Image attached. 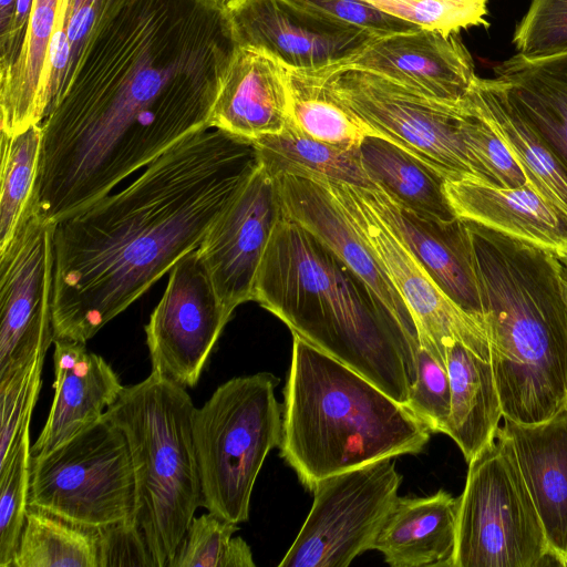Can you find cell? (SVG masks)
Here are the masks:
<instances>
[{"label":"cell","instance_id":"5b68a950","mask_svg":"<svg viewBox=\"0 0 567 567\" xmlns=\"http://www.w3.org/2000/svg\"><path fill=\"white\" fill-rule=\"evenodd\" d=\"M284 394L281 455L309 489L331 475L417 454L430 440L405 405L298 336Z\"/></svg>","mask_w":567,"mask_h":567},{"label":"cell","instance_id":"d6a6232c","mask_svg":"<svg viewBox=\"0 0 567 567\" xmlns=\"http://www.w3.org/2000/svg\"><path fill=\"white\" fill-rule=\"evenodd\" d=\"M126 1L61 0L45 73L47 113L62 96L94 35Z\"/></svg>","mask_w":567,"mask_h":567},{"label":"cell","instance_id":"ffe728a7","mask_svg":"<svg viewBox=\"0 0 567 567\" xmlns=\"http://www.w3.org/2000/svg\"><path fill=\"white\" fill-rule=\"evenodd\" d=\"M54 398L31 455L45 454L100 420L123 385L112 367L84 342L54 339Z\"/></svg>","mask_w":567,"mask_h":567},{"label":"cell","instance_id":"7c38bea8","mask_svg":"<svg viewBox=\"0 0 567 567\" xmlns=\"http://www.w3.org/2000/svg\"><path fill=\"white\" fill-rule=\"evenodd\" d=\"M323 179L383 267L414 321L420 347L446 365V349L462 343L491 361L484 323L464 311L437 286L394 229L358 186Z\"/></svg>","mask_w":567,"mask_h":567},{"label":"cell","instance_id":"3957f363","mask_svg":"<svg viewBox=\"0 0 567 567\" xmlns=\"http://www.w3.org/2000/svg\"><path fill=\"white\" fill-rule=\"evenodd\" d=\"M298 336L405 405L420 342L313 235L284 215L257 271L254 299Z\"/></svg>","mask_w":567,"mask_h":567},{"label":"cell","instance_id":"e0dca14e","mask_svg":"<svg viewBox=\"0 0 567 567\" xmlns=\"http://www.w3.org/2000/svg\"><path fill=\"white\" fill-rule=\"evenodd\" d=\"M275 182L282 215L327 247L363 282L398 324L419 341L403 299L327 183L321 178L293 175L275 177Z\"/></svg>","mask_w":567,"mask_h":567},{"label":"cell","instance_id":"277c9868","mask_svg":"<svg viewBox=\"0 0 567 567\" xmlns=\"http://www.w3.org/2000/svg\"><path fill=\"white\" fill-rule=\"evenodd\" d=\"M503 417L533 424L567 403V274L543 248L467 221Z\"/></svg>","mask_w":567,"mask_h":567},{"label":"cell","instance_id":"44dd1931","mask_svg":"<svg viewBox=\"0 0 567 567\" xmlns=\"http://www.w3.org/2000/svg\"><path fill=\"white\" fill-rule=\"evenodd\" d=\"M288 120L286 68L262 52L238 45L214 102L209 127L252 142L280 133Z\"/></svg>","mask_w":567,"mask_h":567},{"label":"cell","instance_id":"4316f807","mask_svg":"<svg viewBox=\"0 0 567 567\" xmlns=\"http://www.w3.org/2000/svg\"><path fill=\"white\" fill-rule=\"evenodd\" d=\"M61 0H33L20 55L0 75L1 132L14 135L45 117V73Z\"/></svg>","mask_w":567,"mask_h":567},{"label":"cell","instance_id":"ab89813d","mask_svg":"<svg viewBox=\"0 0 567 567\" xmlns=\"http://www.w3.org/2000/svg\"><path fill=\"white\" fill-rule=\"evenodd\" d=\"M513 42L527 60L567 53V0H532Z\"/></svg>","mask_w":567,"mask_h":567},{"label":"cell","instance_id":"e575fe53","mask_svg":"<svg viewBox=\"0 0 567 567\" xmlns=\"http://www.w3.org/2000/svg\"><path fill=\"white\" fill-rule=\"evenodd\" d=\"M238 524L208 512L190 522L169 567H255Z\"/></svg>","mask_w":567,"mask_h":567},{"label":"cell","instance_id":"83f0119b","mask_svg":"<svg viewBox=\"0 0 567 567\" xmlns=\"http://www.w3.org/2000/svg\"><path fill=\"white\" fill-rule=\"evenodd\" d=\"M467 96L502 138L527 184L567 219V173L549 147L496 95L486 79L476 76Z\"/></svg>","mask_w":567,"mask_h":567},{"label":"cell","instance_id":"d590c367","mask_svg":"<svg viewBox=\"0 0 567 567\" xmlns=\"http://www.w3.org/2000/svg\"><path fill=\"white\" fill-rule=\"evenodd\" d=\"M462 106V138L482 179L506 188L527 184L518 163L467 95Z\"/></svg>","mask_w":567,"mask_h":567},{"label":"cell","instance_id":"bcb514c9","mask_svg":"<svg viewBox=\"0 0 567 567\" xmlns=\"http://www.w3.org/2000/svg\"><path fill=\"white\" fill-rule=\"evenodd\" d=\"M563 261L567 265V258H564Z\"/></svg>","mask_w":567,"mask_h":567},{"label":"cell","instance_id":"b9f144b4","mask_svg":"<svg viewBox=\"0 0 567 567\" xmlns=\"http://www.w3.org/2000/svg\"><path fill=\"white\" fill-rule=\"evenodd\" d=\"M312 12L354 27L367 29L378 37L422 29L388 14L365 0H290Z\"/></svg>","mask_w":567,"mask_h":567},{"label":"cell","instance_id":"4fadbf2b","mask_svg":"<svg viewBox=\"0 0 567 567\" xmlns=\"http://www.w3.org/2000/svg\"><path fill=\"white\" fill-rule=\"evenodd\" d=\"M54 225L35 202L0 249V380L45 358L54 341Z\"/></svg>","mask_w":567,"mask_h":567},{"label":"cell","instance_id":"9a60e30c","mask_svg":"<svg viewBox=\"0 0 567 567\" xmlns=\"http://www.w3.org/2000/svg\"><path fill=\"white\" fill-rule=\"evenodd\" d=\"M239 47L291 70L341 66L378 38L290 0H224Z\"/></svg>","mask_w":567,"mask_h":567},{"label":"cell","instance_id":"484cf974","mask_svg":"<svg viewBox=\"0 0 567 567\" xmlns=\"http://www.w3.org/2000/svg\"><path fill=\"white\" fill-rule=\"evenodd\" d=\"M451 411L445 433L470 463L496 436L503 415L491 361L460 342L446 349Z\"/></svg>","mask_w":567,"mask_h":567},{"label":"cell","instance_id":"30bf717a","mask_svg":"<svg viewBox=\"0 0 567 567\" xmlns=\"http://www.w3.org/2000/svg\"><path fill=\"white\" fill-rule=\"evenodd\" d=\"M328 82L377 137L399 146L445 182H484L462 138V103H441L354 68H331Z\"/></svg>","mask_w":567,"mask_h":567},{"label":"cell","instance_id":"2e32d148","mask_svg":"<svg viewBox=\"0 0 567 567\" xmlns=\"http://www.w3.org/2000/svg\"><path fill=\"white\" fill-rule=\"evenodd\" d=\"M281 208L275 178L261 166L223 209L198 247L225 309L254 299L258 268Z\"/></svg>","mask_w":567,"mask_h":567},{"label":"cell","instance_id":"836d02e7","mask_svg":"<svg viewBox=\"0 0 567 567\" xmlns=\"http://www.w3.org/2000/svg\"><path fill=\"white\" fill-rule=\"evenodd\" d=\"M42 135L41 123L14 135L0 134V249L35 205Z\"/></svg>","mask_w":567,"mask_h":567},{"label":"cell","instance_id":"9c48e42d","mask_svg":"<svg viewBox=\"0 0 567 567\" xmlns=\"http://www.w3.org/2000/svg\"><path fill=\"white\" fill-rule=\"evenodd\" d=\"M29 506L95 528L133 523L134 471L121 429L103 415L52 451L31 455Z\"/></svg>","mask_w":567,"mask_h":567},{"label":"cell","instance_id":"60d3db41","mask_svg":"<svg viewBox=\"0 0 567 567\" xmlns=\"http://www.w3.org/2000/svg\"><path fill=\"white\" fill-rule=\"evenodd\" d=\"M405 406L431 433H445L451 411L447 368L426 349L416 354V379Z\"/></svg>","mask_w":567,"mask_h":567},{"label":"cell","instance_id":"7a4b0ae2","mask_svg":"<svg viewBox=\"0 0 567 567\" xmlns=\"http://www.w3.org/2000/svg\"><path fill=\"white\" fill-rule=\"evenodd\" d=\"M254 142L195 132L124 189L54 225V339L84 342L197 249L259 167Z\"/></svg>","mask_w":567,"mask_h":567},{"label":"cell","instance_id":"c3c4849f","mask_svg":"<svg viewBox=\"0 0 567 567\" xmlns=\"http://www.w3.org/2000/svg\"><path fill=\"white\" fill-rule=\"evenodd\" d=\"M566 567H567V561H566Z\"/></svg>","mask_w":567,"mask_h":567},{"label":"cell","instance_id":"7dc6e473","mask_svg":"<svg viewBox=\"0 0 567 567\" xmlns=\"http://www.w3.org/2000/svg\"><path fill=\"white\" fill-rule=\"evenodd\" d=\"M563 262H564V261H563ZM564 264H565V262H564ZM565 266H566V274H567V265L565 264Z\"/></svg>","mask_w":567,"mask_h":567},{"label":"cell","instance_id":"cb8c5ba5","mask_svg":"<svg viewBox=\"0 0 567 567\" xmlns=\"http://www.w3.org/2000/svg\"><path fill=\"white\" fill-rule=\"evenodd\" d=\"M489 87L549 147L567 173V53L527 60L516 54L494 69Z\"/></svg>","mask_w":567,"mask_h":567},{"label":"cell","instance_id":"7bdbcfd3","mask_svg":"<svg viewBox=\"0 0 567 567\" xmlns=\"http://www.w3.org/2000/svg\"><path fill=\"white\" fill-rule=\"evenodd\" d=\"M100 532V567H155L147 544L132 522L103 526Z\"/></svg>","mask_w":567,"mask_h":567},{"label":"cell","instance_id":"ac0fdd59","mask_svg":"<svg viewBox=\"0 0 567 567\" xmlns=\"http://www.w3.org/2000/svg\"><path fill=\"white\" fill-rule=\"evenodd\" d=\"M341 66L379 74L427 99L451 105L462 103L477 76L458 33L429 29L378 37Z\"/></svg>","mask_w":567,"mask_h":567},{"label":"cell","instance_id":"8fae6325","mask_svg":"<svg viewBox=\"0 0 567 567\" xmlns=\"http://www.w3.org/2000/svg\"><path fill=\"white\" fill-rule=\"evenodd\" d=\"M401 481L389 457L316 483L311 509L278 566L347 567L374 549Z\"/></svg>","mask_w":567,"mask_h":567},{"label":"cell","instance_id":"d4e9b609","mask_svg":"<svg viewBox=\"0 0 567 567\" xmlns=\"http://www.w3.org/2000/svg\"><path fill=\"white\" fill-rule=\"evenodd\" d=\"M458 497H398L374 549L392 567H454Z\"/></svg>","mask_w":567,"mask_h":567},{"label":"cell","instance_id":"74e56055","mask_svg":"<svg viewBox=\"0 0 567 567\" xmlns=\"http://www.w3.org/2000/svg\"><path fill=\"white\" fill-rule=\"evenodd\" d=\"M44 357H39L0 380V467L12 457L25 431L41 388Z\"/></svg>","mask_w":567,"mask_h":567},{"label":"cell","instance_id":"ee69618b","mask_svg":"<svg viewBox=\"0 0 567 567\" xmlns=\"http://www.w3.org/2000/svg\"><path fill=\"white\" fill-rule=\"evenodd\" d=\"M32 7L33 0H17L12 21L0 35V75L7 74L20 55Z\"/></svg>","mask_w":567,"mask_h":567},{"label":"cell","instance_id":"1f68e13d","mask_svg":"<svg viewBox=\"0 0 567 567\" xmlns=\"http://www.w3.org/2000/svg\"><path fill=\"white\" fill-rule=\"evenodd\" d=\"M12 567H100V532L29 506Z\"/></svg>","mask_w":567,"mask_h":567},{"label":"cell","instance_id":"603a6c76","mask_svg":"<svg viewBox=\"0 0 567 567\" xmlns=\"http://www.w3.org/2000/svg\"><path fill=\"white\" fill-rule=\"evenodd\" d=\"M504 430L543 522L549 548L567 561V403L543 422L504 419Z\"/></svg>","mask_w":567,"mask_h":567},{"label":"cell","instance_id":"d6986e66","mask_svg":"<svg viewBox=\"0 0 567 567\" xmlns=\"http://www.w3.org/2000/svg\"><path fill=\"white\" fill-rule=\"evenodd\" d=\"M359 188L444 293L483 322L480 285L467 221L458 217L451 221L426 218L399 204L377 184Z\"/></svg>","mask_w":567,"mask_h":567},{"label":"cell","instance_id":"f546056e","mask_svg":"<svg viewBox=\"0 0 567 567\" xmlns=\"http://www.w3.org/2000/svg\"><path fill=\"white\" fill-rule=\"evenodd\" d=\"M252 142L261 166L274 178L293 175L358 187L373 185L361 163L359 146L348 148L311 138L289 121L280 133Z\"/></svg>","mask_w":567,"mask_h":567},{"label":"cell","instance_id":"52a82bcc","mask_svg":"<svg viewBox=\"0 0 567 567\" xmlns=\"http://www.w3.org/2000/svg\"><path fill=\"white\" fill-rule=\"evenodd\" d=\"M278 382L269 372L233 378L194 412L202 506L236 524L248 519L255 481L281 442Z\"/></svg>","mask_w":567,"mask_h":567},{"label":"cell","instance_id":"f1b7e54d","mask_svg":"<svg viewBox=\"0 0 567 567\" xmlns=\"http://www.w3.org/2000/svg\"><path fill=\"white\" fill-rule=\"evenodd\" d=\"M359 153L371 182L402 206L439 221L457 218L444 190L445 181L399 146L367 136Z\"/></svg>","mask_w":567,"mask_h":567},{"label":"cell","instance_id":"4dcf8cb0","mask_svg":"<svg viewBox=\"0 0 567 567\" xmlns=\"http://www.w3.org/2000/svg\"><path fill=\"white\" fill-rule=\"evenodd\" d=\"M330 69L286 68L289 122L302 134L342 147H358L367 136H375L331 89Z\"/></svg>","mask_w":567,"mask_h":567},{"label":"cell","instance_id":"6da1fadb","mask_svg":"<svg viewBox=\"0 0 567 567\" xmlns=\"http://www.w3.org/2000/svg\"><path fill=\"white\" fill-rule=\"evenodd\" d=\"M238 48L224 0H127L42 121L41 214L56 223L209 128Z\"/></svg>","mask_w":567,"mask_h":567},{"label":"cell","instance_id":"8d00e7d4","mask_svg":"<svg viewBox=\"0 0 567 567\" xmlns=\"http://www.w3.org/2000/svg\"><path fill=\"white\" fill-rule=\"evenodd\" d=\"M29 429L10 461L0 467V567H12L29 507Z\"/></svg>","mask_w":567,"mask_h":567},{"label":"cell","instance_id":"7402d4cb","mask_svg":"<svg viewBox=\"0 0 567 567\" xmlns=\"http://www.w3.org/2000/svg\"><path fill=\"white\" fill-rule=\"evenodd\" d=\"M444 190L458 218L567 258V219L528 184L458 181L445 182Z\"/></svg>","mask_w":567,"mask_h":567},{"label":"cell","instance_id":"ba28073f","mask_svg":"<svg viewBox=\"0 0 567 567\" xmlns=\"http://www.w3.org/2000/svg\"><path fill=\"white\" fill-rule=\"evenodd\" d=\"M560 566L503 426L468 463L454 567Z\"/></svg>","mask_w":567,"mask_h":567},{"label":"cell","instance_id":"8992f818","mask_svg":"<svg viewBox=\"0 0 567 567\" xmlns=\"http://www.w3.org/2000/svg\"><path fill=\"white\" fill-rule=\"evenodd\" d=\"M195 409L186 388L152 371L145 380L123 386L103 414L126 437L135 480L133 523L155 567H169L203 505Z\"/></svg>","mask_w":567,"mask_h":567},{"label":"cell","instance_id":"f6af8a7d","mask_svg":"<svg viewBox=\"0 0 567 567\" xmlns=\"http://www.w3.org/2000/svg\"><path fill=\"white\" fill-rule=\"evenodd\" d=\"M17 0H0V35L3 34L13 18Z\"/></svg>","mask_w":567,"mask_h":567},{"label":"cell","instance_id":"5bb4252c","mask_svg":"<svg viewBox=\"0 0 567 567\" xmlns=\"http://www.w3.org/2000/svg\"><path fill=\"white\" fill-rule=\"evenodd\" d=\"M230 317L198 248L183 256L169 270L165 291L145 326L152 371L181 386H195Z\"/></svg>","mask_w":567,"mask_h":567},{"label":"cell","instance_id":"f35d334b","mask_svg":"<svg viewBox=\"0 0 567 567\" xmlns=\"http://www.w3.org/2000/svg\"><path fill=\"white\" fill-rule=\"evenodd\" d=\"M383 12L422 29L460 33L463 29L489 23L485 19L488 0H365Z\"/></svg>","mask_w":567,"mask_h":567}]
</instances>
